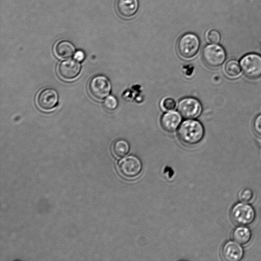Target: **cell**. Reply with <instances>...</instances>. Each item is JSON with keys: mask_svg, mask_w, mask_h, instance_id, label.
Here are the masks:
<instances>
[{"mask_svg": "<svg viewBox=\"0 0 261 261\" xmlns=\"http://www.w3.org/2000/svg\"><path fill=\"white\" fill-rule=\"evenodd\" d=\"M204 133L203 125L200 122L195 120H187L180 125L177 135L184 144L193 146L201 141Z\"/></svg>", "mask_w": 261, "mask_h": 261, "instance_id": "cell-1", "label": "cell"}, {"mask_svg": "<svg viewBox=\"0 0 261 261\" xmlns=\"http://www.w3.org/2000/svg\"><path fill=\"white\" fill-rule=\"evenodd\" d=\"M243 74L250 80L261 77V55L257 53H249L243 56L240 60Z\"/></svg>", "mask_w": 261, "mask_h": 261, "instance_id": "cell-2", "label": "cell"}, {"mask_svg": "<svg viewBox=\"0 0 261 261\" xmlns=\"http://www.w3.org/2000/svg\"><path fill=\"white\" fill-rule=\"evenodd\" d=\"M230 216L232 221L239 226L251 224L255 217V212L250 204L239 202L234 204L230 210Z\"/></svg>", "mask_w": 261, "mask_h": 261, "instance_id": "cell-3", "label": "cell"}, {"mask_svg": "<svg viewBox=\"0 0 261 261\" xmlns=\"http://www.w3.org/2000/svg\"><path fill=\"white\" fill-rule=\"evenodd\" d=\"M200 47L198 36L192 33L182 35L178 40L177 50L179 55L186 59H190L197 53Z\"/></svg>", "mask_w": 261, "mask_h": 261, "instance_id": "cell-4", "label": "cell"}, {"mask_svg": "<svg viewBox=\"0 0 261 261\" xmlns=\"http://www.w3.org/2000/svg\"><path fill=\"white\" fill-rule=\"evenodd\" d=\"M202 56L204 63L211 68H218L225 61L226 53L224 48L218 44H207L202 50Z\"/></svg>", "mask_w": 261, "mask_h": 261, "instance_id": "cell-5", "label": "cell"}, {"mask_svg": "<svg viewBox=\"0 0 261 261\" xmlns=\"http://www.w3.org/2000/svg\"><path fill=\"white\" fill-rule=\"evenodd\" d=\"M111 89L110 81L102 75L93 77L88 84V90L90 95L97 100H102L107 97Z\"/></svg>", "mask_w": 261, "mask_h": 261, "instance_id": "cell-6", "label": "cell"}, {"mask_svg": "<svg viewBox=\"0 0 261 261\" xmlns=\"http://www.w3.org/2000/svg\"><path fill=\"white\" fill-rule=\"evenodd\" d=\"M118 170L123 177L134 178L140 174L142 170V164L137 156H127L120 160L118 164Z\"/></svg>", "mask_w": 261, "mask_h": 261, "instance_id": "cell-7", "label": "cell"}, {"mask_svg": "<svg viewBox=\"0 0 261 261\" xmlns=\"http://www.w3.org/2000/svg\"><path fill=\"white\" fill-rule=\"evenodd\" d=\"M177 109L184 117L193 119L200 114L202 107L197 99L193 97H186L179 101Z\"/></svg>", "mask_w": 261, "mask_h": 261, "instance_id": "cell-8", "label": "cell"}, {"mask_svg": "<svg viewBox=\"0 0 261 261\" xmlns=\"http://www.w3.org/2000/svg\"><path fill=\"white\" fill-rule=\"evenodd\" d=\"M58 102L57 92L52 88L40 91L36 96V104L40 110L47 111L53 109Z\"/></svg>", "mask_w": 261, "mask_h": 261, "instance_id": "cell-9", "label": "cell"}, {"mask_svg": "<svg viewBox=\"0 0 261 261\" xmlns=\"http://www.w3.org/2000/svg\"><path fill=\"white\" fill-rule=\"evenodd\" d=\"M81 71V65L77 60L67 59L61 62L57 68L58 75L64 80L76 78Z\"/></svg>", "mask_w": 261, "mask_h": 261, "instance_id": "cell-10", "label": "cell"}, {"mask_svg": "<svg viewBox=\"0 0 261 261\" xmlns=\"http://www.w3.org/2000/svg\"><path fill=\"white\" fill-rule=\"evenodd\" d=\"M221 255L225 260L239 261L243 257L244 250L239 243L229 241L223 245Z\"/></svg>", "mask_w": 261, "mask_h": 261, "instance_id": "cell-11", "label": "cell"}, {"mask_svg": "<svg viewBox=\"0 0 261 261\" xmlns=\"http://www.w3.org/2000/svg\"><path fill=\"white\" fill-rule=\"evenodd\" d=\"M138 0H117L116 8L122 17L128 18L134 16L138 10Z\"/></svg>", "mask_w": 261, "mask_h": 261, "instance_id": "cell-12", "label": "cell"}, {"mask_svg": "<svg viewBox=\"0 0 261 261\" xmlns=\"http://www.w3.org/2000/svg\"><path fill=\"white\" fill-rule=\"evenodd\" d=\"M181 121L180 115L176 111H170L163 115L161 124L167 132H172L177 129Z\"/></svg>", "mask_w": 261, "mask_h": 261, "instance_id": "cell-13", "label": "cell"}, {"mask_svg": "<svg viewBox=\"0 0 261 261\" xmlns=\"http://www.w3.org/2000/svg\"><path fill=\"white\" fill-rule=\"evenodd\" d=\"M55 53L61 59H67L75 54V48L70 42L66 40L59 41L55 46Z\"/></svg>", "mask_w": 261, "mask_h": 261, "instance_id": "cell-14", "label": "cell"}, {"mask_svg": "<svg viewBox=\"0 0 261 261\" xmlns=\"http://www.w3.org/2000/svg\"><path fill=\"white\" fill-rule=\"evenodd\" d=\"M223 71L225 75L231 79L239 77L242 72L240 62L236 59H230L226 61Z\"/></svg>", "mask_w": 261, "mask_h": 261, "instance_id": "cell-15", "label": "cell"}, {"mask_svg": "<svg viewBox=\"0 0 261 261\" xmlns=\"http://www.w3.org/2000/svg\"><path fill=\"white\" fill-rule=\"evenodd\" d=\"M232 238L241 245H245L249 242L251 238L250 230L244 226H239L232 231Z\"/></svg>", "mask_w": 261, "mask_h": 261, "instance_id": "cell-16", "label": "cell"}, {"mask_svg": "<svg viewBox=\"0 0 261 261\" xmlns=\"http://www.w3.org/2000/svg\"><path fill=\"white\" fill-rule=\"evenodd\" d=\"M129 149L128 143L123 139L115 141L112 146V152L117 158H121L126 155L128 153Z\"/></svg>", "mask_w": 261, "mask_h": 261, "instance_id": "cell-17", "label": "cell"}, {"mask_svg": "<svg viewBox=\"0 0 261 261\" xmlns=\"http://www.w3.org/2000/svg\"><path fill=\"white\" fill-rule=\"evenodd\" d=\"M239 199L243 202H247L251 201L253 197V191L249 188H244L239 193Z\"/></svg>", "mask_w": 261, "mask_h": 261, "instance_id": "cell-18", "label": "cell"}, {"mask_svg": "<svg viewBox=\"0 0 261 261\" xmlns=\"http://www.w3.org/2000/svg\"><path fill=\"white\" fill-rule=\"evenodd\" d=\"M206 38L210 43L218 44L220 41L221 35L218 31L211 30L206 33Z\"/></svg>", "mask_w": 261, "mask_h": 261, "instance_id": "cell-19", "label": "cell"}, {"mask_svg": "<svg viewBox=\"0 0 261 261\" xmlns=\"http://www.w3.org/2000/svg\"><path fill=\"white\" fill-rule=\"evenodd\" d=\"M118 105L117 99L113 96L110 95L106 98L103 102L105 108L109 111L115 110Z\"/></svg>", "mask_w": 261, "mask_h": 261, "instance_id": "cell-20", "label": "cell"}, {"mask_svg": "<svg viewBox=\"0 0 261 261\" xmlns=\"http://www.w3.org/2000/svg\"><path fill=\"white\" fill-rule=\"evenodd\" d=\"M252 128L254 133L261 137V114L256 115L252 122Z\"/></svg>", "mask_w": 261, "mask_h": 261, "instance_id": "cell-21", "label": "cell"}, {"mask_svg": "<svg viewBox=\"0 0 261 261\" xmlns=\"http://www.w3.org/2000/svg\"><path fill=\"white\" fill-rule=\"evenodd\" d=\"M162 108L167 111H172L174 110L176 106L175 100L170 97L164 98L162 102Z\"/></svg>", "mask_w": 261, "mask_h": 261, "instance_id": "cell-22", "label": "cell"}, {"mask_svg": "<svg viewBox=\"0 0 261 261\" xmlns=\"http://www.w3.org/2000/svg\"><path fill=\"white\" fill-rule=\"evenodd\" d=\"M74 58L77 61H82L85 58V55L82 51L79 50L74 54Z\"/></svg>", "mask_w": 261, "mask_h": 261, "instance_id": "cell-23", "label": "cell"}]
</instances>
